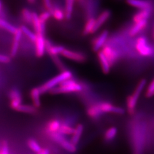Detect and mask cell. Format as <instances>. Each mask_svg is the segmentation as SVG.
I'll list each match as a JSON object with an SVG mask.
<instances>
[{
    "instance_id": "obj_31",
    "label": "cell",
    "mask_w": 154,
    "mask_h": 154,
    "mask_svg": "<svg viewBox=\"0 0 154 154\" xmlns=\"http://www.w3.org/2000/svg\"><path fill=\"white\" fill-rule=\"evenodd\" d=\"M74 130H75V128H73L66 123H63V124H61V127L60 128L58 132H60L61 134L64 135H72L74 132Z\"/></svg>"
},
{
    "instance_id": "obj_20",
    "label": "cell",
    "mask_w": 154,
    "mask_h": 154,
    "mask_svg": "<svg viewBox=\"0 0 154 154\" xmlns=\"http://www.w3.org/2000/svg\"><path fill=\"white\" fill-rule=\"evenodd\" d=\"M83 129H84V127L82 124H78L77 127L75 128L74 132L73 133L72 139H71V142L74 145L77 146L79 142V140L82 135Z\"/></svg>"
},
{
    "instance_id": "obj_28",
    "label": "cell",
    "mask_w": 154,
    "mask_h": 154,
    "mask_svg": "<svg viewBox=\"0 0 154 154\" xmlns=\"http://www.w3.org/2000/svg\"><path fill=\"white\" fill-rule=\"evenodd\" d=\"M22 17L23 20L28 24H32L33 13L27 8L22 9Z\"/></svg>"
},
{
    "instance_id": "obj_10",
    "label": "cell",
    "mask_w": 154,
    "mask_h": 154,
    "mask_svg": "<svg viewBox=\"0 0 154 154\" xmlns=\"http://www.w3.org/2000/svg\"><path fill=\"white\" fill-rule=\"evenodd\" d=\"M45 34H37V38L35 41V54L38 57H42L46 51V39L44 37Z\"/></svg>"
},
{
    "instance_id": "obj_21",
    "label": "cell",
    "mask_w": 154,
    "mask_h": 154,
    "mask_svg": "<svg viewBox=\"0 0 154 154\" xmlns=\"http://www.w3.org/2000/svg\"><path fill=\"white\" fill-rule=\"evenodd\" d=\"M61 125V122L60 121L57 119L51 120L48 122L47 125V126H46L47 131L49 132L50 134L54 132H58Z\"/></svg>"
},
{
    "instance_id": "obj_1",
    "label": "cell",
    "mask_w": 154,
    "mask_h": 154,
    "mask_svg": "<svg viewBox=\"0 0 154 154\" xmlns=\"http://www.w3.org/2000/svg\"><path fill=\"white\" fill-rule=\"evenodd\" d=\"M82 88L81 84L70 78L62 82L59 86L51 89L49 92L52 94L77 93L81 91Z\"/></svg>"
},
{
    "instance_id": "obj_22",
    "label": "cell",
    "mask_w": 154,
    "mask_h": 154,
    "mask_svg": "<svg viewBox=\"0 0 154 154\" xmlns=\"http://www.w3.org/2000/svg\"><path fill=\"white\" fill-rule=\"evenodd\" d=\"M95 24V18L93 17L88 18L84 26L83 30V34L85 35H86L93 33Z\"/></svg>"
},
{
    "instance_id": "obj_40",
    "label": "cell",
    "mask_w": 154,
    "mask_h": 154,
    "mask_svg": "<svg viewBox=\"0 0 154 154\" xmlns=\"http://www.w3.org/2000/svg\"><path fill=\"white\" fill-rule=\"evenodd\" d=\"M11 61V58L9 56L0 54V62L1 63H9Z\"/></svg>"
},
{
    "instance_id": "obj_18",
    "label": "cell",
    "mask_w": 154,
    "mask_h": 154,
    "mask_svg": "<svg viewBox=\"0 0 154 154\" xmlns=\"http://www.w3.org/2000/svg\"><path fill=\"white\" fill-rule=\"evenodd\" d=\"M42 94L40 91L39 88H32L30 91V97L32 100L33 106L37 108L41 107V95Z\"/></svg>"
},
{
    "instance_id": "obj_9",
    "label": "cell",
    "mask_w": 154,
    "mask_h": 154,
    "mask_svg": "<svg viewBox=\"0 0 154 154\" xmlns=\"http://www.w3.org/2000/svg\"><path fill=\"white\" fill-rule=\"evenodd\" d=\"M11 99L10 106L11 109L16 110L22 104V96L20 91L16 88H13L9 94Z\"/></svg>"
},
{
    "instance_id": "obj_44",
    "label": "cell",
    "mask_w": 154,
    "mask_h": 154,
    "mask_svg": "<svg viewBox=\"0 0 154 154\" xmlns=\"http://www.w3.org/2000/svg\"><path fill=\"white\" fill-rule=\"evenodd\" d=\"M1 6H2V4H1V2L0 1V11H1Z\"/></svg>"
},
{
    "instance_id": "obj_8",
    "label": "cell",
    "mask_w": 154,
    "mask_h": 154,
    "mask_svg": "<svg viewBox=\"0 0 154 154\" xmlns=\"http://www.w3.org/2000/svg\"><path fill=\"white\" fill-rule=\"evenodd\" d=\"M109 33L107 30H103L99 35L94 39L93 42V50L94 51H99L106 45L109 38Z\"/></svg>"
},
{
    "instance_id": "obj_45",
    "label": "cell",
    "mask_w": 154,
    "mask_h": 154,
    "mask_svg": "<svg viewBox=\"0 0 154 154\" xmlns=\"http://www.w3.org/2000/svg\"><path fill=\"white\" fill-rule=\"evenodd\" d=\"M80 1H81V0H80Z\"/></svg>"
},
{
    "instance_id": "obj_27",
    "label": "cell",
    "mask_w": 154,
    "mask_h": 154,
    "mask_svg": "<svg viewBox=\"0 0 154 154\" xmlns=\"http://www.w3.org/2000/svg\"><path fill=\"white\" fill-rule=\"evenodd\" d=\"M51 16L57 21H62L65 18H66L65 11H63L59 8H53V10L51 11Z\"/></svg>"
},
{
    "instance_id": "obj_17",
    "label": "cell",
    "mask_w": 154,
    "mask_h": 154,
    "mask_svg": "<svg viewBox=\"0 0 154 154\" xmlns=\"http://www.w3.org/2000/svg\"><path fill=\"white\" fill-rule=\"evenodd\" d=\"M152 9H142L136 13L132 17V21L134 23L147 20L151 14Z\"/></svg>"
},
{
    "instance_id": "obj_32",
    "label": "cell",
    "mask_w": 154,
    "mask_h": 154,
    "mask_svg": "<svg viewBox=\"0 0 154 154\" xmlns=\"http://www.w3.org/2000/svg\"><path fill=\"white\" fill-rule=\"evenodd\" d=\"M28 145L30 149L37 154L40 152L42 149L38 143L33 139H30L28 140Z\"/></svg>"
},
{
    "instance_id": "obj_13",
    "label": "cell",
    "mask_w": 154,
    "mask_h": 154,
    "mask_svg": "<svg viewBox=\"0 0 154 154\" xmlns=\"http://www.w3.org/2000/svg\"><path fill=\"white\" fill-rule=\"evenodd\" d=\"M45 23L41 22L39 18V16L35 12H33V21H32V25L34 31L36 34H45Z\"/></svg>"
},
{
    "instance_id": "obj_33",
    "label": "cell",
    "mask_w": 154,
    "mask_h": 154,
    "mask_svg": "<svg viewBox=\"0 0 154 154\" xmlns=\"http://www.w3.org/2000/svg\"><path fill=\"white\" fill-rule=\"evenodd\" d=\"M50 135L51 138L54 141H55V142L59 143V144H61L62 142H63L66 139L64 135L62 134L60 132H54V133L51 134Z\"/></svg>"
},
{
    "instance_id": "obj_14",
    "label": "cell",
    "mask_w": 154,
    "mask_h": 154,
    "mask_svg": "<svg viewBox=\"0 0 154 154\" xmlns=\"http://www.w3.org/2000/svg\"><path fill=\"white\" fill-rule=\"evenodd\" d=\"M126 2L129 5L139 10L152 9L151 3L147 0H126Z\"/></svg>"
},
{
    "instance_id": "obj_19",
    "label": "cell",
    "mask_w": 154,
    "mask_h": 154,
    "mask_svg": "<svg viewBox=\"0 0 154 154\" xmlns=\"http://www.w3.org/2000/svg\"><path fill=\"white\" fill-rule=\"evenodd\" d=\"M87 114L88 116L92 119H97L103 114L100 110L98 103L91 105L87 110Z\"/></svg>"
},
{
    "instance_id": "obj_30",
    "label": "cell",
    "mask_w": 154,
    "mask_h": 154,
    "mask_svg": "<svg viewBox=\"0 0 154 154\" xmlns=\"http://www.w3.org/2000/svg\"><path fill=\"white\" fill-rule=\"evenodd\" d=\"M20 29L21 30L22 33L24 34L31 41L35 42L36 38H37L36 33H34L32 30H30L29 28H27L26 26H24V25L21 26Z\"/></svg>"
},
{
    "instance_id": "obj_2",
    "label": "cell",
    "mask_w": 154,
    "mask_h": 154,
    "mask_svg": "<svg viewBox=\"0 0 154 154\" xmlns=\"http://www.w3.org/2000/svg\"><path fill=\"white\" fill-rule=\"evenodd\" d=\"M72 77V72L69 70H63L61 73L55 77H53L51 79L39 87L41 94H44L50 91L51 89L55 88L57 85H60L62 82L66 79H70Z\"/></svg>"
},
{
    "instance_id": "obj_35",
    "label": "cell",
    "mask_w": 154,
    "mask_h": 154,
    "mask_svg": "<svg viewBox=\"0 0 154 154\" xmlns=\"http://www.w3.org/2000/svg\"><path fill=\"white\" fill-rule=\"evenodd\" d=\"M19 46H20V42L14 41L11 46V55L12 57H14L16 56L19 49Z\"/></svg>"
},
{
    "instance_id": "obj_39",
    "label": "cell",
    "mask_w": 154,
    "mask_h": 154,
    "mask_svg": "<svg viewBox=\"0 0 154 154\" xmlns=\"http://www.w3.org/2000/svg\"><path fill=\"white\" fill-rule=\"evenodd\" d=\"M0 154H9V147L6 142H4L0 151Z\"/></svg>"
},
{
    "instance_id": "obj_7",
    "label": "cell",
    "mask_w": 154,
    "mask_h": 154,
    "mask_svg": "<svg viewBox=\"0 0 154 154\" xmlns=\"http://www.w3.org/2000/svg\"><path fill=\"white\" fill-rule=\"evenodd\" d=\"M61 55L67 59L79 63L85 62L87 60L86 56L82 53L66 49L63 50Z\"/></svg>"
},
{
    "instance_id": "obj_41",
    "label": "cell",
    "mask_w": 154,
    "mask_h": 154,
    "mask_svg": "<svg viewBox=\"0 0 154 154\" xmlns=\"http://www.w3.org/2000/svg\"><path fill=\"white\" fill-rule=\"evenodd\" d=\"M40 153L41 154H50L49 150L47 149H42Z\"/></svg>"
},
{
    "instance_id": "obj_38",
    "label": "cell",
    "mask_w": 154,
    "mask_h": 154,
    "mask_svg": "<svg viewBox=\"0 0 154 154\" xmlns=\"http://www.w3.org/2000/svg\"><path fill=\"white\" fill-rule=\"evenodd\" d=\"M44 4L45 8H46L47 11H51L53 9V6L52 5V2L51 0H42Z\"/></svg>"
},
{
    "instance_id": "obj_12",
    "label": "cell",
    "mask_w": 154,
    "mask_h": 154,
    "mask_svg": "<svg viewBox=\"0 0 154 154\" xmlns=\"http://www.w3.org/2000/svg\"><path fill=\"white\" fill-rule=\"evenodd\" d=\"M65 48L61 45H53L49 40L46 41V51L51 57L61 54Z\"/></svg>"
},
{
    "instance_id": "obj_15",
    "label": "cell",
    "mask_w": 154,
    "mask_h": 154,
    "mask_svg": "<svg viewBox=\"0 0 154 154\" xmlns=\"http://www.w3.org/2000/svg\"><path fill=\"white\" fill-rule=\"evenodd\" d=\"M148 25L147 20H144L142 21L134 23V25L130 28L129 30V35L130 37H135L138 35L140 32L147 28Z\"/></svg>"
},
{
    "instance_id": "obj_43",
    "label": "cell",
    "mask_w": 154,
    "mask_h": 154,
    "mask_svg": "<svg viewBox=\"0 0 154 154\" xmlns=\"http://www.w3.org/2000/svg\"><path fill=\"white\" fill-rule=\"evenodd\" d=\"M152 37L154 39V26H153V28H152Z\"/></svg>"
},
{
    "instance_id": "obj_42",
    "label": "cell",
    "mask_w": 154,
    "mask_h": 154,
    "mask_svg": "<svg viewBox=\"0 0 154 154\" xmlns=\"http://www.w3.org/2000/svg\"><path fill=\"white\" fill-rule=\"evenodd\" d=\"M30 4H34L36 0H27Z\"/></svg>"
},
{
    "instance_id": "obj_25",
    "label": "cell",
    "mask_w": 154,
    "mask_h": 154,
    "mask_svg": "<svg viewBox=\"0 0 154 154\" xmlns=\"http://www.w3.org/2000/svg\"><path fill=\"white\" fill-rule=\"evenodd\" d=\"M0 27L4 29L6 31L12 34H14L16 33L18 29V28H17L16 26H14L9 22L1 18H0Z\"/></svg>"
},
{
    "instance_id": "obj_5",
    "label": "cell",
    "mask_w": 154,
    "mask_h": 154,
    "mask_svg": "<svg viewBox=\"0 0 154 154\" xmlns=\"http://www.w3.org/2000/svg\"><path fill=\"white\" fill-rule=\"evenodd\" d=\"M101 51L108 60L111 66H113V65L115 64L119 58V54L118 50L111 46L105 45Z\"/></svg>"
},
{
    "instance_id": "obj_34",
    "label": "cell",
    "mask_w": 154,
    "mask_h": 154,
    "mask_svg": "<svg viewBox=\"0 0 154 154\" xmlns=\"http://www.w3.org/2000/svg\"><path fill=\"white\" fill-rule=\"evenodd\" d=\"M51 16V11H45L40 14L39 16V18L40 21L42 23H46V22L49 19Z\"/></svg>"
},
{
    "instance_id": "obj_11",
    "label": "cell",
    "mask_w": 154,
    "mask_h": 154,
    "mask_svg": "<svg viewBox=\"0 0 154 154\" xmlns=\"http://www.w3.org/2000/svg\"><path fill=\"white\" fill-rule=\"evenodd\" d=\"M111 13L109 10H106L102 11L97 19H95V24L94 29L93 33L97 32L101 28L107 21L110 18Z\"/></svg>"
},
{
    "instance_id": "obj_37",
    "label": "cell",
    "mask_w": 154,
    "mask_h": 154,
    "mask_svg": "<svg viewBox=\"0 0 154 154\" xmlns=\"http://www.w3.org/2000/svg\"><path fill=\"white\" fill-rule=\"evenodd\" d=\"M52 58H53V60L56 66H57L59 69H60L61 70H62V71L63 70H65L64 69V66H63V63L62 62V61L60 60V58H58V56H54V57H52Z\"/></svg>"
},
{
    "instance_id": "obj_16",
    "label": "cell",
    "mask_w": 154,
    "mask_h": 154,
    "mask_svg": "<svg viewBox=\"0 0 154 154\" xmlns=\"http://www.w3.org/2000/svg\"><path fill=\"white\" fill-rule=\"evenodd\" d=\"M98 58L103 72L105 74H109L110 72L111 66L110 65L108 60L106 58V57L101 50L98 51Z\"/></svg>"
},
{
    "instance_id": "obj_29",
    "label": "cell",
    "mask_w": 154,
    "mask_h": 154,
    "mask_svg": "<svg viewBox=\"0 0 154 154\" xmlns=\"http://www.w3.org/2000/svg\"><path fill=\"white\" fill-rule=\"evenodd\" d=\"M61 146L69 152L74 153L77 151V146L74 145L72 142H69L65 139L63 142L60 144Z\"/></svg>"
},
{
    "instance_id": "obj_4",
    "label": "cell",
    "mask_w": 154,
    "mask_h": 154,
    "mask_svg": "<svg viewBox=\"0 0 154 154\" xmlns=\"http://www.w3.org/2000/svg\"><path fill=\"white\" fill-rule=\"evenodd\" d=\"M135 48L138 53L144 57L154 56V48L148 42V40L145 37H138L135 45Z\"/></svg>"
},
{
    "instance_id": "obj_24",
    "label": "cell",
    "mask_w": 154,
    "mask_h": 154,
    "mask_svg": "<svg viewBox=\"0 0 154 154\" xmlns=\"http://www.w3.org/2000/svg\"><path fill=\"white\" fill-rule=\"evenodd\" d=\"M74 2L75 0H66L65 8L64 11L65 13V17L68 20L72 18L74 5Z\"/></svg>"
},
{
    "instance_id": "obj_3",
    "label": "cell",
    "mask_w": 154,
    "mask_h": 154,
    "mask_svg": "<svg viewBox=\"0 0 154 154\" xmlns=\"http://www.w3.org/2000/svg\"><path fill=\"white\" fill-rule=\"evenodd\" d=\"M146 83V79H143L140 80L138 83L133 93L127 97V110L130 115H134L135 114L138 99L139 98L140 94L144 88Z\"/></svg>"
},
{
    "instance_id": "obj_36",
    "label": "cell",
    "mask_w": 154,
    "mask_h": 154,
    "mask_svg": "<svg viewBox=\"0 0 154 154\" xmlns=\"http://www.w3.org/2000/svg\"><path fill=\"white\" fill-rule=\"evenodd\" d=\"M146 96L147 98H151L154 96V79L149 83L148 88H147Z\"/></svg>"
},
{
    "instance_id": "obj_6",
    "label": "cell",
    "mask_w": 154,
    "mask_h": 154,
    "mask_svg": "<svg viewBox=\"0 0 154 154\" xmlns=\"http://www.w3.org/2000/svg\"><path fill=\"white\" fill-rule=\"evenodd\" d=\"M98 105L99 106L100 110H101L103 114L110 112V113H114L116 114L123 115L125 112V110L123 108L116 106L110 102H100L98 103Z\"/></svg>"
},
{
    "instance_id": "obj_26",
    "label": "cell",
    "mask_w": 154,
    "mask_h": 154,
    "mask_svg": "<svg viewBox=\"0 0 154 154\" xmlns=\"http://www.w3.org/2000/svg\"><path fill=\"white\" fill-rule=\"evenodd\" d=\"M118 132L117 128L115 127H111L108 128L105 133L104 138L106 141H111L116 138Z\"/></svg>"
},
{
    "instance_id": "obj_23",
    "label": "cell",
    "mask_w": 154,
    "mask_h": 154,
    "mask_svg": "<svg viewBox=\"0 0 154 154\" xmlns=\"http://www.w3.org/2000/svg\"><path fill=\"white\" fill-rule=\"evenodd\" d=\"M16 111L26 114H35L38 112V108L35 107L33 105L21 104L17 109Z\"/></svg>"
}]
</instances>
